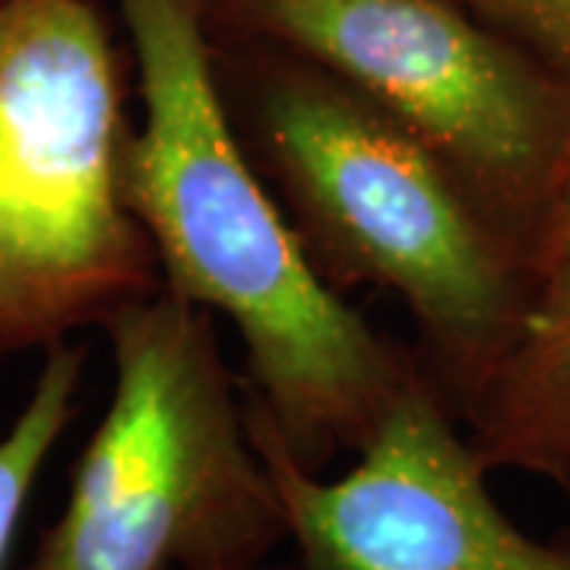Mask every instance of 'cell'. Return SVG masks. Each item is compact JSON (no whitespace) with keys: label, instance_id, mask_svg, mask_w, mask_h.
Wrapping results in <instances>:
<instances>
[{"label":"cell","instance_id":"cell-1","mask_svg":"<svg viewBox=\"0 0 570 570\" xmlns=\"http://www.w3.org/2000/svg\"><path fill=\"white\" fill-rule=\"evenodd\" d=\"M137 73L124 187L163 288L225 317L247 403L305 469L358 453L422 371L314 269L228 111L204 0H115Z\"/></svg>","mask_w":570,"mask_h":570},{"label":"cell","instance_id":"cell-2","mask_svg":"<svg viewBox=\"0 0 570 570\" xmlns=\"http://www.w3.org/2000/svg\"><path fill=\"white\" fill-rule=\"evenodd\" d=\"M216 45L228 111L314 269L406 307L419 362L456 415L532 314L523 250L406 124L311 63Z\"/></svg>","mask_w":570,"mask_h":570},{"label":"cell","instance_id":"cell-3","mask_svg":"<svg viewBox=\"0 0 570 570\" xmlns=\"http://www.w3.org/2000/svg\"><path fill=\"white\" fill-rule=\"evenodd\" d=\"M105 336L108 406L26 570H266L288 527L216 317L159 288Z\"/></svg>","mask_w":570,"mask_h":570},{"label":"cell","instance_id":"cell-4","mask_svg":"<svg viewBox=\"0 0 570 570\" xmlns=\"http://www.w3.org/2000/svg\"><path fill=\"white\" fill-rule=\"evenodd\" d=\"M127 70L96 0H0V362L163 288L124 187Z\"/></svg>","mask_w":570,"mask_h":570},{"label":"cell","instance_id":"cell-5","mask_svg":"<svg viewBox=\"0 0 570 570\" xmlns=\"http://www.w3.org/2000/svg\"><path fill=\"white\" fill-rule=\"evenodd\" d=\"M219 45L330 73L444 156L523 250L570 149V80L460 0H204Z\"/></svg>","mask_w":570,"mask_h":570},{"label":"cell","instance_id":"cell-6","mask_svg":"<svg viewBox=\"0 0 570 570\" xmlns=\"http://www.w3.org/2000/svg\"><path fill=\"white\" fill-rule=\"evenodd\" d=\"M245 406L288 527L276 570H570L568 549L498 508L491 472L425 365L343 475L302 466L247 396Z\"/></svg>","mask_w":570,"mask_h":570},{"label":"cell","instance_id":"cell-7","mask_svg":"<svg viewBox=\"0 0 570 570\" xmlns=\"http://www.w3.org/2000/svg\"><path fill=\"white\" fill-rule=\"evenodd\" d=\"M460 422L489 472L513 469L570 489V283L535 302Z\"/></svg>","mask_w":570,"mask_h":570},{"label":"cell","instance_id":"cell-8","mask_svg":"<svg viewBox=\"0 0 570 570\" xmlns=\"http://www.w3.org/2000/svg\"><path fill=\"white\" fill-rule=\"evenodd\" d=\"M82 371V346L63 343L48 348L26 403L0 434V570H7L13 539L41 469L77 415Z\"/></svg>","mask_w":570,"mask_h":570},{"label":"cell","instance_id":"cell-9","mask_svg":"<svg viewBox=\"0 0 570 570\" xmlns=\"http://www.w3.org/2000/svg\"><path fill=\"white\" fill-rule=\"evenodd\" d=\"M472 17L570 80V0H460Z\"/></svg>","mask_w":570,"mask_h":570},{"label":"cell","instance_id":"cell-10","mask_svg":"<svg viewBox=\"0 0 570 570\" xmlns=\"http://www.w3.org/2000/svg\"><path fill=\"white\" fill-rule=\"evenodd\" d=\"M530 279L535 302L570 283V149L530 245Z\"/></svg>","mask_w":570,"mask_h":570},{"label":"cell","instance_id":"cell-11","mask_svg":"<svg viewBox=\"0 0 570 570\" xmlns=\"http://www.w3.org/2000/svg\"><path fill=\"white\" fill-rule=\"evenodd\" d=\"M564 494H568V498H570V489H568V491H564Z\"/></svg>","mask_w":570,"mask_h":570}]
</instances>
